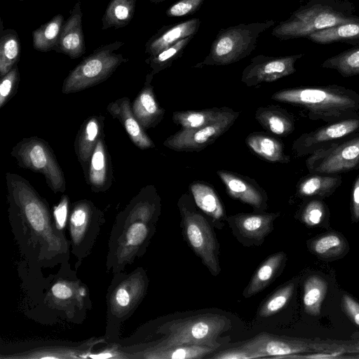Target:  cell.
<instances>
[{
	"mask_svg": "<svg viewBox=\"0 0 359 359\" xmlns=\"http://www.w3.org/2000/svg\"><path fill=\"white\" fill-rule=\"evenodd\" d=\"M6 184L8 220L22 261L41 270L68 262L70 241L56 227L46 198L19 175L6 172Z\"/></svg>",
	"mask_w": 359,
	"mask_h": 359,
	"instance_id": "6da1fadb",
	"label": "cell"
},
{
	"mask_svg": "<svg viewBox=\"0 0 359 359\" xmlns=\"http://www.w3.org/2000/svg\"><path fill=\"white\" fill-rule=\"evenodd\" d=\"M19 268L32 281L25 280L23 285L29 290V300L28 315L35 318L38 311L46 316L45 323L58 320L79 324L86 317L87 311L92 308L88 287L76 276L69 264H61L55 274L44 278L41 269L29 266L22 261Z\"/></svg>",
	"mask_w": 359,
	"mask_h": 359,
	"instance_id": "7a4b0ae2",
	"label": "cell"
},
{
	"mask_svg": "<svg viewBox=\"0 0 359 359\" xmlns=\"http://www.w3.org/2000/svg\"><path fill=\"white\" fill-rule=\"evenodd\" d=\"M161 205L156 189L147 185L117 214L108 242L107 272H122L146 252L156 231Z\"/></svg>",
	"mask_w": 359,
	"mask_h": 359,
	"instance_id": "3957f363",
	"label": "cell"
},
{
	"mask_svg": "<svg viewBox=\"0 0 359 359\" xmlns=\"http://www.w3.org/2000/svg\"><path fill=\"white\" fill-rule=\"evenodd\" d=\"M231 327V321L225 316L204 313L168 321L159 326L156 333L160 339L150 343L118 349L126 358H137L144 351L180 345H203L217 348L220 334Z\"/></svg>",
	"mask_w": 359,
	"mask_h": 359,
	"instance_id": "277c9868",
	"label": "cell"
},
{
	"mask_svg": "<svg viewBox=\"0 0 359 359\" xmlns=\"http://www.w3.org/2000/svg\"><path fill=\"white\" fill-rule=\"evenodd\" d=\"M271 99L304 108L311 121L330 123L359 116V94L338 85L283 89Z\"/></svg>",
	"mask_w": 359,
	"mask_h": 359,
	"instance_id": "5b68a950",
	"label": "cell"
},
{
	"mask_svg": "<svg viewBox=\"0 0 359 359\" xmlns=\"http://www.w3.org/2000/svg\"><path fill=\"white\" fill-rule=\"evenodd\" d=\"M348 0H309L272 30L280 40L306 38L311 34L350 22H359Z\"/></svg>",
	"mask_w": 359,
	"mask_h": 359,
	"instance_id": "8992f818",
	"label": "cell"
},
{
	"mask_svg": "<svg viewBox=\"0 0 359 359\" xmlns=\"http://www.w3.org/2000/svg\"><path fill=\"white\" fill-rule=\"evenodd\" d=\"M113 275L106 295L104 337L107 342L117 343L121 340L122 324L134 313L147 294L149 279L142 267L128 273L122 271Z\"/></svg>",
	"mask_w": 359,
	"mask_h": 359,
	"instance_id": "52a82bcc",
	"label": "cell"
},
{
	"mask_svg": "<svg viewBox=\"0 0 359 359\" xmlns=\"http://www.w3.org/2000/svg\"><path fill=\"white\" fill-rule=\"evenodd\" d=\"M274 24L275 21L270 20L221 29L208 55L194 67L224 66L240 61L255 50L259 36Z\"/></svg>",
	"mask_w": 359,
	"mask_h": 359,
	"instance_id": "ba28073f",
	"label": "cell"
},
{
	"mask_svg": "<svg viewBox=\"0 0 359 359\" xmlns=\"http://www.w3.org/2000/svg\"><path fill=\"white\" fill-rule=\"evenodd\" d=\"M189 195L184 194L177 203L183 235L202 263L216 276L221 271L219 243L208 221L197 211Z\"/></svg>",
	"mask_w": 359,
	"mask_h": 359,
	"instance_id": "9c48e42d",
	"label": "cell"
},
{
	"mask_svg": "<svg viewBox=\"0 0 359 359\" xmlns=\"http://www.w3.org/2000/svg\"><path fill=\"white\" fill-rule=\"evenodd\" d=\"M124 43L116 41L95 50L84 58L64 80L62 92L69 94L83 90L107 79L128 59L114 51Z\"/></svg>",
	"mask_w": 359,
	"mask_h": 359,
	"instance_id": "30bf717a",
	"label": "cell"
},
{
	"mask_svg": "<svg viewBox=\"0 0 359 359\" xmlns=\"http://www.w3.org/2000/svg\"><path fill=\"white\" fill-rule=\"evenodd\" d=\"M11 155L20 168L42 174L53 193L65 191L63 171L52 148L44 140L38 137H25L13 147Z\"/></svg>",
	"mask_w": 359,
	"mask_h": 359,
	"instance_id": "8fae6325",
	"label": "cell"
},
{
	"mask_svg": "<svg viewBox=\"0 0 359 359\" xmlns=\"http://www.w3.org/2000/svg\"><path fill=\"white\" fill-rule=\"evenodd\" d=\"M104 222L103 212L91 201L81 199L72 204L67 224L76 269L90 254Z\"/></svg>",
	"mask_w": 359,
	"mask_h": 359,
	"instance_id": "7c38bea8",
	"label": "cell"
},
{
	"mask_svg": "<svg viewBox=\"0 0 359 359\" xmlns=\"http://www.w3.org/2000/svg\"><path fill=\"white\" fill-rule=\"evenodd\" d=\"M104 337L83 342H22L1 348L5 358H88L95 347L106 344Z\"/></svg>",
	"mask_w": 359,
	"mask_h": 359,
	"instance_id": "4fadbf2b",
	"label": "cell"
},
{
	"mask_svg": "<svg viewBox=\"0 0 359 359\" xmlns=\"http://www.w3.org/2000/svg\"><path fill=\"white\" fill-rule=\"evenodd\" d=\"M311 173L340 174L359 168V133L316 151L306 160Z\"/></svg>",
	"mask_w": 359,
	"mask_h": 359,
	"instance_id": "5bb4252c",
	"label": "cell"
},
{
	"mask_svg": "<svg viewBox=\"0 0 359 359\" xmlns=\"http://www.w3.org/2000/svg\"><path fill=\"white\" fill-rule=\"evenodd\" d=\"M359 132V116L327 123L302 134L292 147L297 157L311 155L331 144L350 137Z\"/></svg>",
	"mask_w": 359,
	"mask_h": 359,
	"instance_id": "9a60e30c",
	"label": "cell"
},
{
	"mask_svg": "<svg viewBox=\"0 0 359 359\" xmlns=\"http://www.w3.org/2000/svg\"><path fill=\"white\" fill-rule=\"evenodd\" d=\"M240 116L233 111L218 121L196 129H181L170 135L163 145L175 151H200L225 133Z\"/></svg>",
	"mask_w": 359,
	"mask_h": 359,
	"instance_id": "2e32d148",
	"label": "cell"
},
{
	"mask_svg": "<svg viewBox=\"0 0 359 359\" xmlns=\"http://www.w3.org/2000/svg\"><path fill=\"white\" fill-rule=\"evenodd\" d=\"M303 56L302 53L278 57L258 55L243 70L241 80L248 87L273 82L294 74L295 62Z\"/></svg>",
	"mask_w": 359,
	"mask_h": 359,
	"instance_id": "e0dca14e",
	"label": "cell"
},
{
	"mask_svg": "<svg viewBox=\"0 0 359 359\" xmlns=\"http://www.w3.org/2000/svg\"><path fill=\"white\" fill-rule=\"evenodd\" d=\"M217 175L231 198L252 206L257 212L267 208V194L255 180L224 170H217Z\"/></svg>",
	"mask_w": 359,
	"mask_h": 359,
	"instance_id": "ac0fdd59",
	"label": "cell"
},
{
	"mask_svg": "<svg viewBox=\"0 0 359 359\" xmlns=\"http://www.w3.org/2000/svg\"><path fill=\"white\" fill-rule=\"evenodd\" d=\"M278 212L238 213L226 218L241 241L259 245L273 230Z\"/></svg>",
	"mask_w": 359,
	"mask_h": 359,
	"instance_id": "d6986e66",
	"label": "cell"
},
{
	"mask_svg": "<svg viewBox=\"0 0 359 359\" xmlns=\"http://www.w3.org/2000/svg\"><path fill=\"white\" fill-rule=\"evenodd\" d=\"M238 347L248 354L250 359L265 357L282 358L305 350V347L298 341L265 332L257 334Z\"/></svg>",
	"mask_w": 359,
	"mask_h": 359,
	"instance_id": "ffe728a7",
	"label": "cell"
},
{
	"mask_svg": "<svg viewBox=\"0 0 359 359\" xmlns=\"http://www.w3.org/2000/svg\"><path fill=\"white\" fill-rule=\"evenodd\" d=\"M82 16L81 1H78L64 22L57 44L53 50L64 53L71 59H76L85 53Z\"/></svg>",
	"mask_w": 359,
	"mask_h": 359,
	"instance_id": "44dd1931",
	"label": "cell"
},
{
	"mask_svg": "<svg viewBox=\"0 0 359 359\" xmlns=\"http://www.w3.org/2000/svg\"><path fill=\"white\" fill-rule=\"evenodd\" d=\"M85 179L95 193L104 192L112 185L113 170L104 135L98 140L90 159Z\"/></svg>",
	"mask_w": 359,
	"mask_h": 359,
	"instance_id": "7402d4cb",
	"label": "cell"
},
{
	"mask_svg": "<svg viewBox=\"0 0 359 359\" xmlns=\"http://www.w3.org/2000/svg\"><path fill=\"white\" fill-rule=\"evenodd\" d=\"M154 76L151 72L147 75L143 88L131 103L133 113L144 130L156 127L165 112L158 104L151 85Z\"/></svg>",
	"mask_w": 359,
	"mask_h": 359,
	"instance_id": "603a6c76",
	"label": "cell"
},
{
	"mask_svg": "<svg viewBox=\"0 0 359 359\" xmlns=\"http://www.w3.org/2000/svg\"><path fill=\"white\" fill-rule=\"evenodd\" d=\"M107 111L121 123L130 139L138 148L147 149L155 147L154 142L133 114L128 97H121L110 102L107 107Z\"/></svg>",
	"mask_w": 359,
	"mask_h": 359,
	"instance_id": "cb8c5ba5",
	"label": "cell"
},
{
	"mask_svg": "<svg viewBox=\"0 0 359 359\" xmlns=\"http://www.w3.org/2000/svg\"><path fill=\"white\" fill-rule=\"evenodd\" d=\"M201 25L199 18L162 27L145 44V53L153 56L188 36H194Z\"/></svg>",
	"mask_w": 359,
	"mask_h": 359,
	"instance_id": "d4e9b609",
	"label": "cell"
},
{
	"mask_svg": "<svg viewBox=\"0 0 359 359\" xmlns=\"http://www.w3.org/2000/svg\"><path fill=\"white\" fill-rule=\"evenodd\" d=\"M103 116L93 115L81 124L74 141V151L83 173L88 171L90 159L98 142L104 135Z\"/></svg>",
	"mask_w": 359,
	"mask_h": 359,
	"instance_id": "484cf974",
	"label": "cell"
},
{
	"mask_svg": "<svg viewBox=\"0 0 359 359\" xmlns=\"http://www.w3.org/2000/svg\"><path fill=\"white\" fill-rule=\"evenodd\" d=\"M189 191L196 205L212 219L218 229L226 219L223 205L214 188L205 182L195 181L189 184Z\"/></svg>",
	"mask_w": 359,
	"mask_h": 359,
	"instance_id": "4316f807",
	"label": "cell"
},
{
	"mask_svg": "<svg viewBox=\"0 0 359 359\" xmlns=\"http://www.w3.org/2000/svg\"><path fill=\"white\" fill-rule=\"evenodd\" d=\"M255 117L264 129L278 136H287L292 133L295 128L292 114L277 105L257 108Z\"/></svg>",
	"mask_w": 359,
	"mask_h": 359,
	"instance_id": "83f0119b",
	"label": "cell"
},
{
	"mask_svg": "<svg viewBox=\"0 0 359 359\" xmlns=\"http://www.w3.org/2000/svg\"><path fill=\"white\" fill-rule=\"evenodd\" d=\"M341 183L342 177L339 174L309 172L298 182L297 194L302 197H327L332 195Z\"/></svg>",
	"mask_w": 359,
	"mask_h": 359,
	"instance_id": "f1b7e54d",
	"label": "cell"
},
{
	"mask_svg": "<svg viewBox=\"0 0 359 359\" xmlns=\"http://www.w3.org/2000/svg\"><path fill=\"white\" fill-rule=\"evenodd\" d=\"M285 259L286 255L283 252L269 256L255 271L243 291V296L249 298L266 288L278 276Z\"/></svg>",
	"mask_w": 359,
	"mask_h": 359,
	"instance_id": "f546056e",
	"label": "cell"
},
{
	"mask_svg": "<svg viewBox=\"0 0 359 359\" xmlns=\"http://www.w3.org/2000/svg\"><path fill=\"white\" fill-rule=\"evenodd\" d=\"M247 146L257 156L271 163H288L290 156L284 152L283 142L271 135L252 133L245 138Z\"/></svg>",
	"mask_w": 359,
	"mask_h": 359,
	"instance_id": "4dcf8cb0",
	"label": "cell"
},
{
	"mask_svg": "<svg viewBox=\"0 0 359 359\" xmlns=\"http://www.w3.org/2000/svg\"><path fill=\"white\" fill-rule=\"evenodd\" d=\"M233 111L232 109L226 107L176 111L173 112L172 119L182 129H196L214 123Z\"/></svg>",
	"mask_w": 359,
	"mask_h": 359,
	"instance_id": "1f68e13d",
	"label": "cell"
},
{
	"mask_svg": "<svg viewBox=\"0 0 359 359\" xmlns=\"http://www.w3.org/2000/svg\"><path fill=\"white\" fill-rule=\"evenodd\" d=\"M318 44L340 42L356 46L359 44V22H350L315 32L306 37Z\"/></svg>",
	"mask_w": 359,
	"mask_h": 359,
	"instance_id": "d6a6232c",
	"label": "cell"
},
{
	"mask_svg": "<svg viewBox=\"0 0 359 359\" xmlns=\"http://www.w3.org/2000/svg\"><path fill=\"white\" fill-rule=\"evenodd\" d=\"M216 348L203 345H180L154 348L141 353L144 359H199L212 353Z\"/></svg>",
	"mask_w": 359,
	"mask_h": 359,
	"instance_id": "836d02e7",
	"label": "cell"
},
{
	"mask_svg": "<svg viewBox=\"0 0 359 359\" xmlns=\"http://www.w3.org/2000/svg\"><path fill=\"white\" fill-rule=\"evenodd\" d=\"M136 0H111L102 18V29L127 26L133 19Z\"/></svg>",
	"mask_w": 359,
	"mask_h": 359,
	"instance_id": "e575fe53",
	"label": "cell"
},
{
	"mask_svg": "<svg viewBox=\"0 0 359 359\" xmlns=\"http://www.w3.org/2000/svg\"><path fill=\"white\" fill-rule=\"evenodd\" d=\"M0 34V76L2 77L17 65L20 53V42L14 29H3L2 22Z\"/></svg>",
	"mask_w": 359,
	"mask_h": 359,
	"instance_id": "d590c367",
	"label": "cell"
},
{
	"mask_svg": "<svg viewBox=\"0 0 359 359\" xmlns=\"http://www.w3.org/2000/svg\"><path fill=\"white\" fill-rule=\"evenodd\" d=\"M63 25V15L57 14L33 31V47L40 52L53 50L57 44Z\"/></svg>",
	"mask_w": 359,
	"mask_h": 359,
	"instance_id": "8d00e7d4",
	"label": "cell"
},
{
	"mask_svg": "<svg viewBox=\"0 0 359 359\" xmlns=\"http://www.w3.org/2000/svg\"><path fill=\"white\" fill-rule=\"evenodd\" d=\"M321 67L334 69L343 77L359 74V44L326 59Z\"/></svg>",
	"mask_w": 359,
	"mask_h": 359,
	"instance_id": "74e56055",
	"label": "cell"
},
{
	"mask_svg": "<svg viewBox=\"0 0 359 359\" xmlns=\"http://www.w3.org/2000/svg\"><path fill=\"white\" fill-rule=\"evenodd\" d=\"M327 290V284L321 277L312 276L306 279L304 287L303 302L308 313L313 316L320 314Z\"/></svg>",
	"mask_w": 359,
	"mask_h": 359,
	"instance_id": "f35d334b",
	"label": "cell"
},
{
	"mask_svg": "<svg viewBox=\"0 0 359 359\" xmlns=\"http://www.w3.org/2000/svg\"><path fill=\"white\" fill-rule=\"evenodd\" d=\"M193 37L194 36H191L181 39L158 54L149 56L146 60V62L149 65L151 69V73L155 75L170 67L175 60L181 57L185 48Z\"/></svg>",
	"mask_w": 359,
	"mask_h": 359,
	"instance_id": "ab89813d",
	"label": "cell"
},
{
	"mask_svg": "<svg viewBox=\"0 0 359 359\" xmlns=\"http://www.w3.org/2000/svg\"><path fill=\"white\" fill-rule=\"evenodd\" d=\"M294 289V283H287L280 287L263 302L258 310V316L267 318L278 313L287 304Z\"/></svg>",
	"mask_w": 359,
	"mask_h": 359,
	"instance_id": "60d3db41",
	"label": "cell"
},
{
	"mask_svg": "<svg viewBox=\"0 0 359 359\" xmlns=\"http://www.w3.org/2000/svg\"><path fill=\"white\" fill-rule=\"evenodd\" d=\"M345 248L343 239L337 234H328L316 240L312 244L313 250L321 256L337 255Z\"/></svg>",
	"mask_w": 359,
	"mask_h": 359,
	"instance_id": "b9f144b4",
	"label": "cell"
},
{
	"mask_svg": "<svg viewBox=\"0 0 359 359\" xmlns=\"http://www.w3.org/2000/svg\"><path fill=\"white\" fill-rule=\"evenodd\" d=\"M20 81L18 67L15 65L6 74L1 77L0 109L16 93Z\"/></svg>",
	"mask_w": 359,
	"mask_h": 359,
	"instance_id": "7bdbcfd3",
	"label": "cell"
},
{
	"mask_svg": "<svg viewBox=\"0 0 359 359\" xmlns=\"http://www.w3.org/2000/svg\"><path fill=\"white\" fill-rule=\"evenodd\" d=\"M326 213V206L324 203L318 199L309 201L302 212V221L309 226L320 224Z\"/></svg>",
	"mask_w": 359,
	"mask_h": 359,
	"instance_id": "ee69618b",
	"label": "cell"
},
{
	"mask_svg": "<svg viewBox=\"0 0 359 359\" xmlns=\"http://www.w3.org/2000/svg\"><path fill=\"white\" fill-rule=\"evenodd\" d=\"M205 0H179L166 10L169 17H183L195 13Z\"/></svg>",
	"mask_w": 359,
	"mask_h": 359,
	"instance_id": "f6af8a7d",
	"label": "cell"
},
{
	"mask_svg": "<svg viewBox=\"0 0 359 359\" xmlns=\"http://www.w3.org/2000/svg\"><path fill=\"white\" fill-rule=\"evenodd\" d=\"M69 215V198L63 194L59 203L53 208V217L56 227L63 231L68 223Z\"/></svg>",
	"mask_w": 359,
	"mask_h": 359,
	"instance_id": "bcb514c9",
	"label": "cell"
},
{
	"mask_svg": "<svg viewBox=\"0 0 359 359\" xmlns=\"http://www.w3.org/2000/svg\"><path fill=\"white\" fill-rule=\"evenodd\" d=\"M342 304L348 316L359 325V304L350 296L344 294Z\"/></svg>",
	"mask_w": 359,
	"mask_h": 359,
	"instance_id": "7dc6e473",
	"label": "cell"
},
{
	"mask_svg": "<svg viewBox=\"0 0 359 359\" xmlns=\"http://www.w3.org/2000/svg\"><path fill=\"white\" fill-rule=\"evenodd\" d=\"M352 215L354 220H359V175L354 181L351 198Z\"/></svg>",
	"mask_w": 359,
	"mask_h": 359,
	"instance_id": "c3c4849f",
	"label": "cell"
},
{
	"mask_svg": "<svg viewBox=\"0 0 359 359\" xmlns=\"http://www.w3.org/2000/svg\"><path fill=\"white\" fill-rule=\"evenodd\" d=\"M341 354V353H320V354H314V355H309L306 356H303L304 358H317V359H323V358H336L338 355Z\"/></svg>",
	"mask_w": 359,
	"mask_h": 359,
	"instance_id": "681fc988",
	"label": "cell"
},
{
	"mask_svg": "<svg viewBox=\"0 0 359 359\" xmlns=\"http://www.w3.org/2000/svg\"><path fill=\"white\" fill-rule=\"evenodd\" d=\"M151 3L158 4L164 1L165 0H149Z\"/></svg>",
	"mask_w": 359,
	"mask_h": 359,
	"instance_id": "f907efd6",
	"label": "cell"
},
{
	"mask_svg": "<svg viewBox=\"0 0 359 359\" xmlns=\"http://www.w3.org/2000/svg\"><path fill=\"white\" fill-rule=\"evenodd\" d=\"M20 1H24V0H20Z\"/></svg>",
	"mask_w": 359,
	"mask_h": 359,
	"instance_id": "816d5d0a",
	"label": "cell"
}]
</instances>
